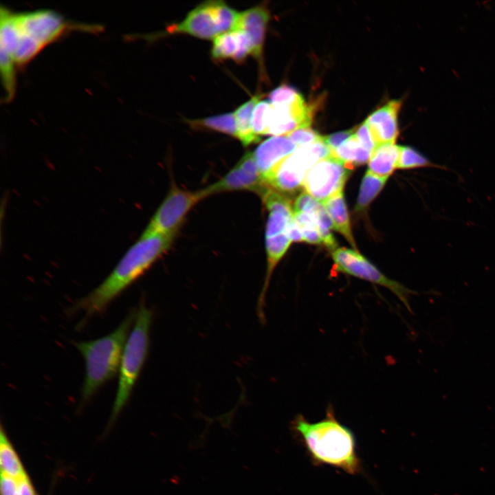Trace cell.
I'll return each instance as SVG.
<instances>
[{
    "label": "cell",
    "instance_id": "6da1fadb",
    "mask_svg": "<svg viewBox=\"0 0 495 495\" xmlns=\"http://www.w3.org/2000/svg\"><path fill=\"white\" fill-rule=\"evenodd\" d=\"M100 29V25L69 21L51 10L14 12L1 6L0 55L9 58L16 67H22L67 32Z\"/></svg>",
    "mask_w": 495,
    "mask_h": 495
},
{
    "label": "cell",
    "instance_id": "7a4b0ae2",
    "mask_svg": "<svg viewBox=\"0 0 495 495\" xmlns=\"http://www.w3.org/2000/svg\"><path fill=\"white\" fill-rule=\"evenodd\" d=\"M175 236L143 232L125 252L107 278L93 291L78 300L71 312L83 311L87 318L102 313L109 303L133 284L170 248Z\"/></svg>",
    "mask_w": 495,
    "mask_h": 495
},
{
    "label": "cell",
    "instance_id": "3957f363",
    "mask_svg": "<svg viewBox=\"0 0 495 495\" xmlns=\"http://www.w3.org/2000/svg\"><path fill=\"white\" fill-rule=\"evenodd\" d=\"M290 429L314 465H329L352 475L362 472L354 433L337 419L331 406L328 407L325 417L316 422L298 415Z\"/></svg>",
    "mask_w": 495,
    "mask_h": 495
},
{
    "label": "cell",
    "instance_id": "277c9868",
    "mask_svg": "<svg viewBox=\"0 0 495 495\" xmlns=\"http://www.w3.org/2000/svg\"><path fill=\"white\" fill-rule=\"evenodd\" d=\"M135 309L131 310L120 324L109 334L90 341L74 342V345L85 361V376L82 387L84 402L92 396L119 372L124 346L133 325Z\"/></svg>",
    "mask_w": 495,
    "mask_h": 495
},
{
    "label": "cell",
    "instance_id": "5b68a950",
    "mask_svg": "<svg viewBox=\"0 0 495 495\" xmlns=\"http://www.w3.org/2000/svg\"><path fill=\"white\" fill-rule=\"evenodd\" d=\"M152 318L151 310L141 302L122 357L118 386L111 416V423L127 403L146 359Z\"/></svg>",
    "mask_w": 495,
    "mask_h": 495
},
{
    "label": "cell",
    "instance_id": "8992f818",
    "mask_svg": "<svg viewBox=\"0 0 495 495\" xmlns=\"http://www.w3.org/2000/svg\"><path fill=\"white\" fill-rule=\"evenodd\" d=\"M238 12L223 1H206L197 6L179 23L167 28L170 34H185L201 39H214L232 31Z\"/></svg>",
    "mask_w": 495,
    "mask_h": 495
},
{
    "label": "cell",
    "instance_id": "52a82bcc",
    "mask_svg": "<svg viewBox=\"0 0 495 495\" xmlns=\"http://www.w3.org/2000/svg\"><path fill=\"white\" fill-rule=\"evenodd\" d=\"M331 152L324 138L298 146L276 167L266 183L284 195L294 193L302 186L309 170L319 161L331 155Z\"/></svg>",
    "mask_w": 495,
    "mask_h": 495
},
{
    "label": "cell",
    "instance_id": "ba28073f",
    "mask_svg": "<svg viewBox=\"0 0 495 495\" xmlns=\"http://www.w3.org/2000/svg\"><path fill=\"white\" fill-rule=\"evenodd\" d=\"M206 197L204 190L192 192L173 187L162 202L147 227L145 233L175 236L191 208Z\"/></svg>",
    "mask_w": 495,
    "mask_h": 495
},
{
    "label": "cell",
    "instance_id": "9c48e42d",
    "mask_svg": "<svg viewBox=\"0 0 495 495\" xmlns=\"http://www.w3.org/2000/svg\"><path fill=\"white\" fill-rule=\"evenodd\" d=\"M336 270L390 290L410 310L408 297L412 291L388 278L356 250L339 248L331 252Z\"/></svg>",
    "mask_w": 495,
    "mask_h": 495
},
{
    "label": "cell",
    "instance_id": "30bf717a",
    "mask_svg": "<svg viewBox=\"0 0 495 495\" xmlns=\"http://www.w3.org/2000/svg\"><path fill=\"white\" fill-rule=\"evenodd\" d=\"M352 170L331 155L319 161L307 173L302 187L313 198L322 203L343 191Z\"/></svg>",
    "mask_w": 495,
    "mask_h": 495
},
{
    "label": "cell",
    "instance_id": "8fae6325",
    "mask_svg": "<svg viewBox=\"0 0 495 495\" xmlns=\"http://www.w3.org/2000/svg\"><path fill=\"white\" fill-rule=\"evenodd\" d=\"M269 186L259 173L253 152H247L219 182L203 189L206 197L217 192L245 190L258 195Z\"/></svg>",
    "mask_w": 495,
    "mask_h": 495
},
{
    "label": "cell",
    "instance_id": "7c38bea8",
    "mask_svg": "<svg viewBox=\"0 0 495 495\" xmlns=\"http://www.w3.org/2000/svg\"><path fill=\"white\" fill-rule=\"evenodd\" d=\"M298 147L286 135L271 137L257 146L253 153L265 184L276 167Z\"/></svg>",
    "mask_w": 495,
    "mask_h": 495
},
{
    "label": "cell",
    "instance_id": "4fadbf2b",
    "mask_svg": "<svg viewBox=\"0 0 495 495\" xmlns=\"http://www.w3.org/2000/svg\"><path fill=\"white\" fill-rule=\"evenodd\" d=\"M401 106V100H390L371 113L365 120L377 146L395 144L399 135L397 116Z\"/></svg>",
    "mask_w": 495,
    "mask_h": 495
},
{
    "label": "cell",
    "instance_id": "5bb4252c",
    "mask_svg": "<svg viewBox=\"0 0 495 495\" xmlns=\"http://www.w3.org/2000/svg\"><path fill=\"white\" fill-rule=\"evenodd\" d=\"M270 21V12L264 5H258L240 12L233 30H241L249 38L252 46V56L259 59L263 53L265 32Z\"/></svg>",
    "mask_w": 495,
    "mask_h": 495
},
{
    "label": "cell",
    "instance_id": "9a60e30c",
    "mask_svg": "<svg viewBox=\"0 0 495 495\" xmlns=\"http://www.w3.org/2000/svg\"><path fill=\"white\" fill-rule=\"evenodd\" d=\"M211 55L215 60L232 58L241 63L248 56H252V46L244 32L232 30L220 34L213 40Z\"/></svg>",
    "mask_w": 495,
    "mask_h": 495
},
{
    "label": "cell",
    "instance_id": "2e32d148",
    "mask_svg": "<svg viewBox=\"0 0 495 495\" xmlns=\"http://www.w3.org/2000/svg\"><path fill=\"white\" fill-rule=\"evenodd\" d=\"M321 204L330 216L334 229L342 234L353 248L354 250L357 251L343 191L332 196Z\"/></svg>",
    "mask_w": 495,
    "mask_h": 495
},
{
    "label": "cell",
    "instance_id": "e0dca14e",
    "mask_svg": "<svg viewBox=\"0 0 495 495\" xmlns=\"http://www.w3.org/2000/svg\"><path fill=\"white\" fill-rule=\"evenodd\" d=\"M400 146L387 143L380 144L373 151L368 161V170L373 174L388 177L397 168Z\"/></svg>",
    "mask_w": 495,
    "mask_h": 495
},
{
    "label": "cell",
    "instance_id": "ac0fdd59",
    "mask_svg": "<svg viewBox=\"0 0 495 495\" xmlns=\"http://www.w3.org/2000/svg\"><path fill=\"white\" fill-rule=\"evenodd\" d=\"M263 95L256 94L250 100L241 104L234 113L237 129V139L242 144L248 146L252 143L258 142L260 136L256 135L252 128V116L254 107Z\"/></svg>",
    "mask_w": 495,
    "mask_h": 495
},
{
    "label": "cell",
    "instance_id": "d6986e66",
    "mask_svg": "<svg viewBox=\"0 0 495 495\" xmlns=\"http://www.w3.org/2000/svg\"><path fill=\"white\" fill-rule=\"evenodd\" d=\"M371 154V151L360 144L354 134L339 147L331 152V156L342 162L351 170L354 166L368 162Z\"/></svg>",
    "mask_w": 495,
    "mask_h": 495
},
{
    "label": "cell",
    "instance_id": "ffe728a7",
    "mask_svg": "<svg viewBox=\"0 0 495 495\" xmlns=\"http://www.w3.org/2000/svg\"><path fill=\"white\" fill-rule=\"evenodd\" d=\"M0 467L1 474L18 480L28 476L19 456L3 428L0 434Z\"/></svg>",
    "mask_w": 495,
    "mask_h": 495
},
{
    "label": "cell",
    "instance_id": "44dd1931",
    "mask_svg": "<svg viewBox=\"0 0 495 495\" xmlns=\"http://www.w3.org/2000/svg\"><path fill=\"white\" fill-rule=\"evenodd\" d=\"M186 122L193 129L212 130L237 138L236 120L233 112L196 120H187Z\"/></svg>",
    "mask_w": 495,
    "mask_h": 495
},
{
    "label": "cell",
    "instance_id": "7402d4cb",
    "mask_svg": "<svg viewBox=\"0 0 495 495\" xmlns=\"http://www.w3.org/2000/svg\"><path fill=\"white\" fill-rule=\"evenodd\" d=\"M388 177L377 176L368 170L366 172L360 188L356 210L363 211L384 188Z\"/></svg>",
    "mask_w": 495,
    "mask_h": 495
},
{
    "label": "cell",
    "instance_id": "603a6c76",
    "mask_svg": "<svg viewBox=\"0 0 495 495\" xmlns=\"http://www.w3.org/2000/svg\"><path fill=\"white\" fill-rule=\"evenodd\" d=\"M272 106L267 100L258 102L254 107L252 116V128L258 136L266 135Z\"/></svg>",
    "mask_w": 495,
    "mask_h": 495
},
{
    "label": "cell",
    "instance_id": "cb8c5ba5",
    "mask_svg": "<svg viewBox=\"0 0 495 495\" xmlns=\"http://www.w3.org/2000/svg\"><path fill=\"white\" fill-rule=\"evenodd\" d=\"M430 166H434V164L415 148L400 146L397 168L409 169Z\"/></svg>",
    "mask_w": 495,
    "mask_h": 495
},
{
    "label": "cell",
    "instance_id": "d4e9b609",
    "mask_svg": "<svg viewBox=\"0 0 495 495\" xmlns=\"http://www.w3.org/2000/svg\"><path fill=\"white\" fill-rule=\"evenodd\" d=\"M302 97V94L297 89L283 83L270 93L268 100L274 106H285L294 103Z\"/></svg>",
    "mask_w": 495,
    "mask_h": 495
},
{
    "label": "cell",
    "instance_id": "484cf974",
    "mask_svg": "<svg viewBox=\"0 0 495 495\" xmlns=\"http://www.w3.org/2000/svg\"><path fill=\"white\" fill-rule=\"evenodd\" d=\"M286 136L298 146L310 144L324 138V136L320 135L311 127L298 128Z\"/></svg>",
    "mask_w": 495,
    "mask_h": 495
},
{
    "label": "cell",
    "instance_id": "4316f807",
    "mask_svg": "<svg viewBox=\"0 0 495 495\" xmlns=\"http://www.w3.org/2000/svg\"><path fill=\"white\" fill-rule=\"evenodd\" d=\"M354 135L360 144L366 149L371 153L375 149L377 144L365 121L355 130Z\"/></svg>",
    "mask_w": 495,
    "mask_h": 495
},
{
    "label": "cell",
    "instance_id": "83f0119b",
    "mask_svg": "<svg viewBox=\"0 0 495 495\" xmlns=\"http://www.w3.org/2000/svg\"><path fill=\"white\" fill-rule=\"evenodd\" d=\"M320 203L306 192H302L294 203V212L313 213Z\"/></svg>",
    "mask_w": 495,
    "mask_h": 495
},
{
    "label": "cell",
    "instance_id": "f1b7e54d",
    "mask_svg": "<svg viewBox=\"0 0 495 495\" xmlns=\"http://www.w3.org/2000/svg\"><path fill=\"white\" fill-rule=\"evenodd\" d=\"M355 130V129H353L324 136V141L331 151H333L350 138L354 134Z\"/></svg>",
    "mask_w": 495,
    "mask_h": 495
},
{
    "label": "cell",
    "instance_id": "f546056e",
    "mask_svg": "<svg viewBox=\"0 0 495 495\" xmlns=\"http://www.w3.org/2000/svg\"><path fill=\"white\" fill-rule=\"evenodd\" d=\"M19 487L20 480L1 474V495H19Z\"/></svg>",
    "mask_w": 495,
    "mask_h": 495
},
{
    "label": "cell",
    "instance_id": "4dcf8cb0",
    "mask_svg": "<svg viewBox=\"0 0 495 495\" xmlns=\"http://www.w3.org/2000/svg\"><path fill=\"white\" fill-rule=\"evenodd\" d=\"M299 227L301 230L304 241L311 244L323 243V241L318 230V225Z\"/></svg>",
    "mask_w": 495,
    "mask_h": 495
},
{
    "label": "cell",
    "instance_id": "1f68e13d",
    "mask_svg": "<svg viewBox=\"0 0 495 495\" xmlns=\"http://www.w3.org/2000/svg\"><path fill=\"white\" fill-rule=\"evenodd\" d=\"M287 234L292 242L304 241L301 230L297 223L294 221V218L287 227Z\"/></svg>",
    "mask_w": 495,
    "mask_h": 495
},
{
    "label": "cell",
    "instance_id": "d6a6232c",
    "mask_svg": "<svg viewBox=\"0 0 495 495\" xmlns=\"http://www.w3.org/2000/svg\"><path fill=\"white\" fill-rule=\"evenodd\" d=\"M19 495H36L28 476L20 480Z\"/></svg>",
    "mask_w": 495,
    "mask_h": 495
}]
</instances>
